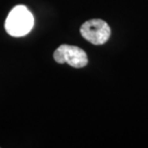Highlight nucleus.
I'll use <instances>...</instances> for the list:
<instances>
[{
  "label": "nucleus",
  "mask_w": 148,
  "mask_h": 148,
  "mask_svg": "<svg viewBox=\"0 0 148 148\" xmlns=\"http://www.w3.org/2000/svg\"><path fill=\"white\" fill-rule=\"evenodd\" d=\"M34 25V17L24 5H17L8 14L5 21L6 32L13 37L27 35Z\"/></svg>",
  "instance_id": "1"
},
{
  "label": "nucleus",
  "mask_w": 148,
  "mask_h": 148,
  "mask_svg": "<svg viewBox=\"0 0 148 148\" xmlns=\"http://www.w3.org/2000/svg\"><path fill=\"white\" fill-rule=\"evenodd\" d=\"M82 37L94 45H101L107 42L111 36V28L102 19H90L83 23L80 28Z\"/></svg>",
  "instance_id": "2"
},
{
  "label": "nucleus",
  "mask_w": 148,
  "mask_h": 148,
  "mask_svg": "<svg viewBox=\"0 0 148 148\" xmlns=\"http://www.w3.org/2000/svg\"><path fill=\"white\" fill-rule=\"evenodd\" d=\"M53 58L58 64H69L75 69L85 67L88 63V59L82 48L75 45L61 44L54 51Z\"/></svg>",
  "instance_id": "3"
}]
</instances>
